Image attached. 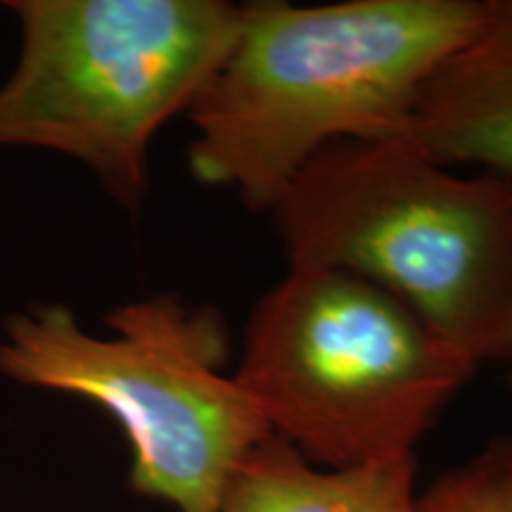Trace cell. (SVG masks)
Returning a JSON list of instances; mask_svg holds the SVG:
<instances>
[{"instance_id": "cell-7", "label": "cell", "mask_w": 512, "mask_h": 512, "mask_svg": "<svg viewBox=\"0 0 512 512\" xmlns=\"http://www.w3.org/2000/svg\"><path fill=\"white\" fill-rule=\"evenodd\" d=\"M219 512H418L415 453L328 470L271 437L235 472Z\"/></svg>"}, {"instance_id": "cell-4", "label": "cell", "mask_w": 512, "mask_h": 512, "mask_svg": "<svg viewBox=\"0 0 512 512\" xmlns=\"http://www.w3.org/2000/svg\"><path fill=\"white\" fill-rule=\"evenodd\" d=\"M17 57L0 81V150L81 164L136 216L157 133L204 91L240 29L226 0H5Z\"/></svg>"}, {"instance_id": "cell-2", "label": "cell", "mask_w": 512, "mask_h": 512, "mask_svg": "<svg viewBox=\"0 0 512 512\" xmlns=\"http://www.w3.org/2000/svg\"><path fill=\"white\" fill-rule=\"evenodd\" d=\"M290 268L368 280L479 368L512 358V188L413 140L337 143L271 209Z\"/></svg>"}, {"instance_id": "cell-6", "label": "cell", "mask_w": 512, "mask_h": 512, "mask_svg": "<svg viewBox=\"0 0 512 512\" xmlns=\"http://www.w3.org/2000/svg\"><path fill=\"white\" fill-rule=\"evenodd\" d=\"M408 140L512 188V0H498L494 22L432 76Z\"/></svg>"}, {"instance_id": "cell-9", "label": "cell", "mask_w": 512, "mask_h": 512, "mask_svg": "<svg viewBox=\"0 0 512 512\" xmlns=\"http://www.w3.org/2000/svg\"><path fill=\"white\" fill-rule=\"evenodd\" d=\"M508 389H510V396H512V370L508 373Z\"/></svg>"}, {"instance_id": "cell-3", "label": "cell", "mask_w": 512, "mask_h": 512, "mask_svg": "<svg viewBox=\"0 0 512 512\" xmlns=\"http://www.w3.org/2000/svg\"><path fill=\"white\" fill-rule=\"evenodd\" d=\"M102 323L107 332H91L60 302L12 311L0 323V377L110 415L136 494L174 512H219L240 465L273 437L226 373L223 318L162 292L114 306Z\"/></svg>"}, {"instance_id": "cell-5", "label": "cell", "mask_w": 512, "mask_h": 512, "mask_svg": "<svg viewBox=\"0 0 512 512\" xmlns=\"http://www.w3.org/2000/svg\"><path fill=\"white\" fill-rule=\"evenodd\" d=\"M477 370L382 287L290 268L249 313L233 375L273 437L344 470L413 453Z\"/></svg>"}, {"instance_id": "cell-1", "label": "cell", "mask_w": 512, "mask_h": 512, "mask_svg": "<svg viewBox=\"0 0 512 512\" xmlns=\"http://www.w3.org/2000/svg\"><path fill=\"white\" fill-rule=\"evenodd\" d=\"M496 12L498 0L242 5L233 46L185 114L192 178L271 211L325 147L408 138L427 83Z\"/></svg>"}, {"instance_id": "cell-8", "label": "cell", "mask_w": 512, "mask_h": 512, "mask_svg": "<svg viewBox=\"0 0 512 512\" xmlns=\"http://www.w3.org/2000/svg\"><path fill=\"white\" fill-rule=\"evenodd\" d=\"M418 512H512V439L441 475L418 496Z\"/></svg>"}]
</instances>
